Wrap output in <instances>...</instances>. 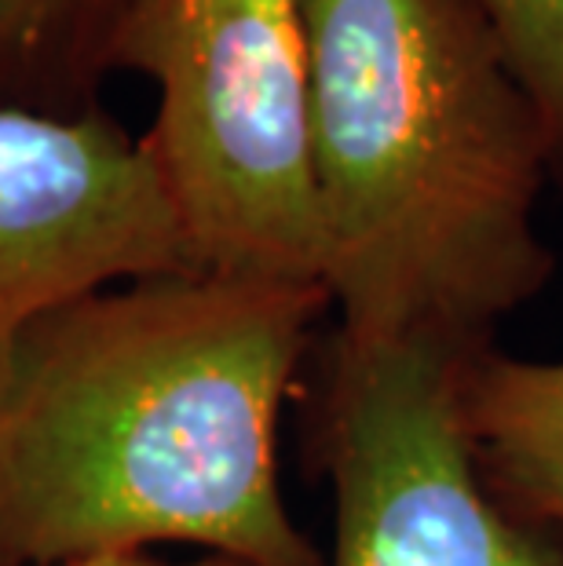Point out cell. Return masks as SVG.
I'll return each instance as SVG.
<instances>
[{
	"label": "cell",
	"mask_w": 563,
	"mask_h": 566,
	"mask_svg": "<svg viewBox=\"0 0 563 566\" xmlns=\"http://www.w3.org/2000/svg\"><path fill=\"white\" fill-rule=\"evenodd\" d=\"M341 333L490 347L553 279L534 103L472 0H301Z\"/></svg>",
	"instance_id": "7a4b0ae2"
},
{
	"label": "cell",
	"mask_w": 563,
	"mask_h": 566,
	"mask_svg": "<svg viewBox=\"0 0 563 566\" xmlns=\"http://www.w3.org/2000/svg\"><path fill=\"white\" fill-rule=\"evenodd\" d=\"M198 271L143 139L100 106H0V352L48 311Z\"/></svg>",
	"instance_id": "5b68a950"
},
{
	"label": "cell",
	"mask_w": 563,
	"mask_h": 566,
	"mask_svg": "<svg viewBox=\"0 0 563 566\" xmlns=\"http://www.w3.org/2000/svg\"><path fill=\"white\" fill-rule=\"evenodd\" d=\"M0 566H22L19 559H15V552L8 548V541H4V534H0Z\"/></svg>",
	"instance_id": "30bf717a"
},
{
	"label": "cell",
	"mask_w": 563,
	"mask_h": 566,
	"mask_svg": "<svg viewBox=\"0 0 563 566\" xmlns=\"http://www.w3.org/2000/svg\"><path fill=\"white\" fill-rule=\"evenodd\" d=\"M106 66L158 88L143 147L198 271L326 289L301 0H128Z\"/></svg>",
	"instance_id": "3957f363"
},
{
	"label": "cell",
	"mask_w": 563,
	"mask_h": 566,
	"mask_svg": "<svg viewBox=\"0 0 563 566\" xmlns=\"http://www.w3.org/2000/svg\"><path fill=\"white\" fill-rule=\"evenodd\" d=\"M461 406L490 490L563 534V363L483 347L461 369Z\"/></svg>",
	"instance_id": "8992f818"
},
{
	"label": "cell",
	"mask_w": 563,
	"mask_h": 566,
	"mask_svg": "<svg viewBox=\"0 0 563 566\" xmlns=\"http://www.w3.org/2000/svg\"><path fill=\"white\" fill-rule=\"evenodd\" d=\"M315 285L209 271L106 285L0 352V534L22 566L201 545L322 566L279 483Z\"/></svg>",
	"instance_id": "6da1fadb"
},
{
	"label": "cell",
	"mask_w": 563,
	"mask_h": 566,
	"mask_svg": "<svg viewBox=\"0 0 563 566\" xmlns=\"http://www.w3.org/2000/svg\"><path fill=\"white\" fill-rule=\"evenodd\" d=\"M472 8L542 117L553 184L563 187V0H472Z\"/></svg>",
	"instance_id": "ba28073f"
},
{
	"label": "cell",
	"mask_w": 563,
	"mask_h": 566,
	"mask_svg": "<svg viewBox=\"0 0 563 566\" xmlns=\"http://www.w3.org/2000/svg\"><path fill=\"white\" fill-rule=\"evenodd\" d=\"M66 566H176V563H161V559H150V556H106V559H85V563H66ZM187 566H238V563H227V559H206V563H187Z\"/></svg>",
	"instance_id": "9c48e42d"
},
{
	"label": "cell",
	"mask_w": 563,
	"mask_h": 566,
	"mask_svg": "<svg viewBox=\"0 0 563 566\" xmlns=\"http://www.w3.org/2000/svg\"><path fill=\"white\" fill-rule=\"evenodd\" d=\"M469 355L337 329L322 406L330 566H563L560 530L509 509L479 472L461 406Z\"/></svg>",
	"instance_id": "277c9868"
},
{
	"label": "cell",
	"mask_w": 563,
	"mask_h": 566,
	"mask_svg": "<svg viewBox=\"0 0 563 566\" xmlns=\"http://www.w3.org/2000/svg\"><path fill=\"white\" fill-rule=\"evenodd\" d=\"M128 0H0V106L88 111Z\"/></svg>",
	"instance_id": "52a82bcc"
}]
</instances>
